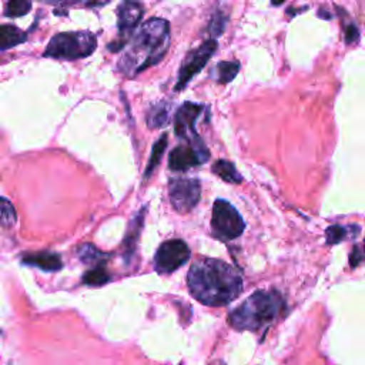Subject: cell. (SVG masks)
Masks as SVG:
<instances>
[{"instance_id":"cell-29","label":"cell","mask_w":365,"mask_h":365,"mask_svg":"<svg viewBox=\"0 0 365 365\" xmlns=\"http://www.w3.org/2000/svg\"><path fill=\"white\" fill-rule=\"evenodd\" d=\"M284 1H287V0H271V4L272 6H281Z\"/></svg>"},{"instance_id":"cell-21","label":"cell","mask_w":365,"mask_h":365,"mask_svg":"<svg viewBox=\"0 0 365 365\" xmlns=\"http://www.w3.org/2000/svg\"><path fill=\"white\" fill-rule=\"evenodd\" d=\"M31 10L30 0H7L4 7L6 17H21L26 16Z\"/></svg>"},{"instance_id":"cell-6","label":"cell","mask_w":365,"mask_h":365,"mask_svg":"<svg viewBox=\"0 0 365 365\" xmlns=\"http://www.w3.org/2000/svg\"><path fill=\"white\" fill-rule=\"evenodd\" d=\"M118 38L108 44L110 51H120L130 40L134 29L143 17V6L138 0H121L115 9Z\"/></svg>"},{"instance_id":"cell-10","label":"cell","mask_w":365,"mask_h":365,"mask_svg":"<svg viewBox=\"0 0 365 365\" xmlns=\"http://www.w3.org/2000/svg\"><path fill=\"white\" fill-rule=\"evenodd\" d=\"M168 192L173 208L180 214H185L198 204L201 185L197 178H173L168 184Z\"/></svg>"},{"instance_id":"cell-14","label":"cell","mask_w":365,"mask_h":365,"mask_svg":"<svg viewBox=\"0 0 365 365\" xmlns=\"http://www.w3.org/2000/svg\"><path fill=\"white\" fill-rule=\"evenodd\" d=\"M26 38H27V34L13 24H3L0 27V48H1V51H6L7 48H11L17 44L24 43Z\"/></svg>"},{"instance_id":"cell-12","label":"cell","mask_w":365,"mask_h":365,"mask_svg":"<svg viewBox=\"0 0 365 365\" xmlns=\"http://www.w3.org/2000/svg\"><path fill=\"white\" fill-rule=\"evenodd\" d=\"M21 262L26 264V265L37 267L41 271H47V272L58 271L63 267L60 255L56 254V252H50V251H40V252H34V254H27L21 258Z\"/></svg>"},{"instance_id":"cell-9","label":"cell","mask_w":365,"mask_h":365,"mask_svg":"<svg viewBox=\"0 0 365 365\" xmlns=\"http://www.w3.org/2000/svg\"><path fill=\"white\" fill-rule=\"evenodd\" d=\"M191 257V251L182 240L163 242L154 255V268L158 274H171L182 267Z\"/></svg>"},{"instance_id":"cell-18","label":"cell","mask_w":365,"mask_h":365,"mask_svg":"<svg viewBox=\"0 0 365 365\" xmlns=\"http://www.w3.org/2000/svg\"><path fill=\"white\" fill-rule=\"evenodd\" d=\"M165 147H167V134H163L160 137V140L155 141V144L153 145V150H151V155H150V160H148V164L145 167V173H144V178L150 177L153 174V171L155 170V167L160 164L161 161V157L165 151Z\"/></svg>"},{"instance_id":"cell-7","label":"cell","mask_w":365,"mask_h":365,"mask_svg":"<svg viewBox=\"0 0 365 365\" xmlns=\"http://www.w3.org/2000/svg\"><path fill=\"white\" fill-rule=\"evenodd\" d=\"M210 158V151L201 138L185 140L184 144L177 145L168 157V167L173 171H187L205 163Z\"/></svg>"},{"instance_id":"cell-25","label":"cell","mask_w":365,"mask_h":365,"mask_svg":"<svg viewBox=\"0 0 365 365\" xmlns=\"http://www.w3.org/2000/svg\"><path fill=\"white\" fill-rule=\"evenodd\" d=\"M359 38V30L356 29V26L354 23H349L345 26V43L346 44H352L355 41H358Z\"/></svg>"},{"instance_id":"cell-24","label":"cell","mask_w":365,"mask_h":365,"mask_svg":"<svg viewBox=\"0 0 365 365\" xmlns=\"http://www.w3.org/2000/svg\"><path fill=\"white\" fill-rule=\"evenodd\" d=\"M1 225L4 228L11 227L16 222V211L7 198H1Z\"/></svg>"},{"instance_id":"cell-26","label":"cell","mask_w":365,"mask_h":365,"mask_svg":"<svg viewBox=\"0 0 365 365\" xmlns=\"http://www.w3.org/2000/svg\"><path fill=\"white\" fill-rule=\"evenodd\" d=\"M110 0H70V3L73 4H80L84 7H98V6H104L107 4Z\"/></svg>"},{"instance_id":"cell-16","label":"cell","mask_w":365,"mask_h":365,"mask_svg":"<svg viewBox=\"0 0 365 365\" xmlns=\"http://www.w3.org/2000/svg\"><path fill=\"white\" fill-rule=\"evenodd\" d=\"M241 64L238 61H220L214 68L211 76L214 77V80L220 84H225L230 83L231 80L235 78V76L240 71Z\"/></svg>"},{"instance_id":"cell-2","label":"cell","mask_w":365,"mask_h":365,"mask_svg":"<svg viewBox=\"0 0 365 365\" xmlns=\"http://www.w3.org/2000/svg\"><path fill=\"white\" fill-rule=\"evenodd\" d=\"M170 47V24L167 20L153 17L141 24L128 47L117 63V70L133 78L141 71L160 63Z\"/></svg>"},{"instance_id":"cell-5","label":"cell","mask_w":365,"mask_h":365,"mask_svg":"<svg viewBox=\"0 0 365 365\" xmlns=\"http://www.w3.org/2000/svg\"><path fill=\"white\" fill-rule=\"evenodd\" d=\"M245 228L241 214L225 200H215L211 214V230L214 237L230 241L238 238Z\"/></svg>"},{"instance_id":"cell-20","label":"cell","mask_w":365,"mask_h":365,"mask_svg":"<svg viewBox=\"0 0 365 365\" xmlns=\"http://www.w3.org/2000/svg\"><path fill=\"white\" fill-rule=\"evenodd\" d=\"M144 211H145V207L141 208L140 214L135 215L134 221L131 222L130 225V230H128V234L125 235L124 238V245H125V250L127 252H133V250L135 248V242L138 240V235H140V231H141V227H143V215H144Z\"/></svg>"},{"instance_id":"cell-15","label":"cell","mask_w":365,"mask_h":365,"mask_svg":"<svg viewBox=\"0 0 365 365\" xmlns=\"http://www.w3.org/2000/svg\"><path fill=\"white\" fill-rule=\"evenodd\" d=\"M170 113H171V106L170 103L161 101L155 106H153L148 113H147V124L151 128H157V127H163L168 123L170 120Z\"/></svg>"},{"instance_id":"cell-19","label":"cell","mask_w":365,"mask_h":365,"mask_svg":"<svg viewBox=\"0 0 365 365\" xmlns=\"http://www.w3.org/2000/svg\"><path fill=\"white\" fill-rule=\"evenodd\" d=\"M110 275L107 272V269L103 265H97L88 271L84 272L83 275V284L86 285H91V287H98V285H104L110 281Z\"/></svg>"},{"instance_id":"cell-31","label":"cell","mask_w":365,"mask_h":365,"mask_svg":"<svg viewBox=\"0 0 365 365\" xmlns=\"http://www.w3.org/2000/svg\"><path fill=\"white\" fill-rule=\"evenodd\" d=\"M364 252H365V241H364Z\"/></svg>"},{"instance_id":"cell-3","label":"cell","mask_w":365,"mask_h":365,"mask_svg":"<svg viewBox=\"0 0 365 365\" xmlns=\"http://www.w3.org/2000/svg\"><path fill=\"white\" fill-rule=\"evenodd\" d=\"M285 309V301L277 289H258L232 309L227 321L238 331H257L274 322Z\"/></svg>"},{"instance_id":"cell-28","label":"cell","mask_w":365,"mask_h":365,"mask_svg":"<svg viewBox=\"0 0 365 365\" xmlns=\"http://www.w3.org/2000/svg\"><path fill=\"white\" fill-rule=\"evenodd\" d=\"M318 16H319L321 19H331V14H329L328 11H324L322 9L318 11Z\"/></svg>"},{"instance_id":"cell-8","label":"cell","mask_w":365,"mask_h":365,"mask_svg":"<svg viewBox=\"0 0 365 365\" xmlns=\"http://www.w3.org/2000/svg\"><path fill=\"white\" fill-rule=\"evenodd\" d=\"M217 47H218V43L214 38H210L187 54L178 71V78L174 87L175 91H181L182 88H185V86L191 81V78L204 68V66L215 53Z\"/></svg>"},{"instance_id":"cell-23","label":"cell","mask_w":365,"mask_h":365,"mask_svg":"<svg viewBox=\"0 0 365 365\" xmlns=\"http://www.w3.org/2000/svg\"><path fill=\"white\" fill-rule=\"evenodd\" d=\"M227 21H228V17L227 14L217 9L211 17V21H210V26H208V31L211 33L212 37H218L222 34V31L225 30V26H227Z\"/></svg>"},{"instance_id":"cell-17","label":"cell","mask_w":365,"mask_h":365,"mask_svg":"<svg viewBox=\"0 0 365 365\" xmlns=\"http://www.w3.org/2000/svg\"><path fill=\"white\" fill-rule=\"evenodd\" d=\"M212 173L217 174L221 180L231 184H240L242 181V177L237 171L235 165L227 160H217L212 164Z\"/></svg>"},{"instance_id":"cell-11","label":"cell","mask_w":365,"mask_h":365,"mask_svg":"<svg viewBox=\"0 0 365 365\" xmlns=\"http://www.w3.org/2000/svg\"><path fill=\"white\" fill-rule=\"evenodd\" d=\"M202 110L204 106L191 101H185L180 106L174 115V133L184 140L198 138L200 135L195 131V121Z\"/></svg>"},{"instance_id":"cell-22","label":"cell","mask_w":365,"mask_h":365,"mask_svg":"<svg viewBox=\"0 0 365 365\" xmlns=\"http://www.w3.org/2000/svg\"><path fill=\"white\" fill-rule=\"evenodd\" d=\"M77 255H78V258L83 261V262H86V264H90V262H98V261H101L106 255L101 252V251H98L94 245H91V244H83L81 247H78L77 248Z\"/></svg>"},{"instance_id":"cell-4","label":"cell","mask_w":365,"mask_h":365,"mask_svg":"<svg viewBox=\"0 0 365 365\" xmlns=\"http://www.w3.org/2000/svg\"><path fill=\"white\" fill-rule=\"evenodd\" d=\"M97 47V38L90 31H64L51 37L43 56L57 60H78L88 57Z\"/></svg>"},{"instance_id":"cell-30","label":"cell","mask_w":365,"mask_h":365,"mask_svg":"<svg viewBox=\"0 0 365 365\" xmlns=\"http://www.w3.org/2000/svg\"><path fill=\"white\" fill-rule=\"evenodd\" d=\"M47 1H61V0H47Z\"/></svg>"},{"instance_id":"cell-13","label":"cell","mask_w":365,"mask_h":365,"mask_svg":"<svg viewBox=\"0 0 365 365\" xmlns=\"http://www.w3.org/2000/svg\"><path fill=\"white\" fill-rule=\"evenodd\" d=\"M361 232V227L356 224L351 225H329L325 230V237H327V244L334 245L339 244L346 238H356L358 234Z\"/></svg>"},{"instance_id":"cell-1","label":"cell","mask_w":365,"mask_h":365,"mask_svg":"<svg viewBox=\"0 0 365 365\" xmlns=\"http://www.w3.org/2000/svg\"><path fill=\"white\" fill-rule=\"evenodd\" d=\"M190 294L202 305L224 307L242 291V278L230 264L217 258L197 259L187 274Z\"/></svg>"},{"instance_id":"cell-27","label":"cell","mask_w":365,"mask_h":365,"mask_svg":"<svg viewBox=\"0 0 365 365\" xmlns=\"http://www.w3.org/2000/svg\"><path fill=\"white\" fill-rule=\"evenodd\" d=\"M362 252H364V251H359L358 247H354V250H352V252H351V255H349V265H351L352 268H355V267L362 261Z\"/></svg>"}]
</instances>
